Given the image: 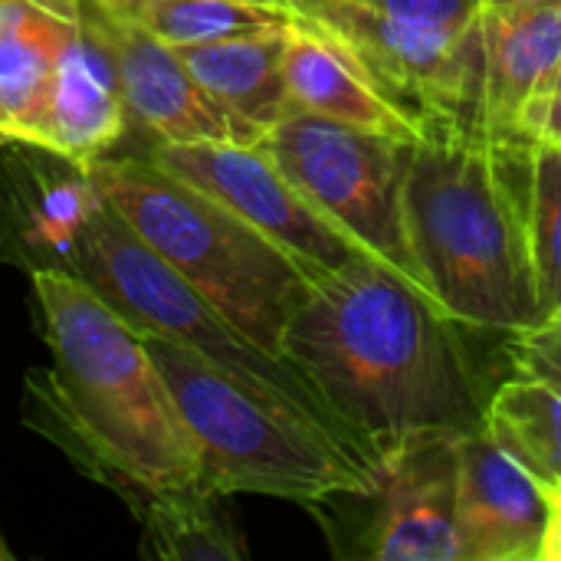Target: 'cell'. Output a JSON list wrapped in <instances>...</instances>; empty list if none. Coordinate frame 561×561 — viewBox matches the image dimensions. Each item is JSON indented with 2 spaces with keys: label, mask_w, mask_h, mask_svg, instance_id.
Instances as JSON below:
<instances>
[{
  "label": "cell",
  "mask_w": 561,
  "mask_h": 561,
  "mask_svg": "<svg viewBox=\"0 0 561 561\" xmlns=\"http://www.w3.org/2000/svg\"><path fill=\"white\" fill-rule=\"evenodd\" d=\"M486 7H519V3H533V0H483Z\"/></svg>",
  "instance_id": "cell-26"
},
{
  "label": "cell",
  "mask_w": 561,
  "mask_h": 561,
  "mask_svg": "<svg viewBox=\"0 0 561 561\" xmlns=\"http://www.w3.org/2000/svg\"><path fill=\"white\" fill-rule=\"evenodd\" d=\"M542 561H561V493L552 496V519H549V533L542 546Z\"/></svg>",
  "instance_id": "cell-24"
},
{
  "label": "cell",
  "mask_w": 561,
  "mask_h": 561,
  "mask_svg": "<svg viewBox=\"0 0 561 561\" xmlns=\"http://www.w3.org/2000/svg\"><path fill=\"white\" fill-rule=\"evenodd\" d=\"M483 105L486 135H519V112L552 89L561 69V0L483 7Z\"/></svg>",
  "instance_id": "cell-13"
},
{
  "label": "cell",
  "mask_w": 561,
  "mask_h": 561,
  "mask_svg": "<svg viewBox=\"0 0 561 561\" xmlns=\"http://www.w3.org/2000/svg\"><path fill=\"white\" fill-rule=\"evenodd\" d=\"M460 561H542L552 493L513 463L486 431L454 440Z\"/></svg>",
  "instance_id": "cell-10"
},
{
  "label": "cell",
  "mask_w": 561,
  "mask_h": 561,
  "mask_svg": "<svg viewBox=\"0 0 561 561\" xmlns=\"http://www.w3.org/2000/svg\"><path fill=\"white\" fill-rule=\"evenodd\" d=\"M286 85L299 112L375 131L404 145H421L427 135L362 66V59L325 26L296 16L286 33Z\"/></svg>",
  "instance_id": "cell-12"
},
{
  "label": "cell",
  "mask_w": 561,
  "mask_h": 561,
  "mask_svg": "<svg viewBox=\"0 0 561 561\" xmlns=\"http://www.w3.org/2000/svg\"><path fill=\"white\" fill-rule=\"evenodd\" d=\"M82 26L105 49L125 108L168 145L233 141L256 145L266 135L230 115L187 69L174 46L158 39L112 0H76Z\"/></svg>",
  "instance_id": "cell-9"
},
{
  "label": "cell",
  "mask_w": 561,
  "mask_h": 561,
  "mask_svg": "<svg viewBox=\"0 0 561 561\" xmlns=\"http://www.w3.org/2000/svg\"><path fill=\"white\" fill-rule=\"evenodd\" d=\"M375 10L444 33H473L483 20V0H368Z\"/></svg>",
  "instance_id": "cell-21"
},
{
  "label": "cell",
  "mask_w": 561,
  "mask_h": 561,
  "mask_svg": "<svg viewBox=\"0 0 561 561\" xmlns=\"http://www.w3.org/2000/svg\"><path fill=\"white\" fill-rule=\"evenodd\" d=\"M381 510L365 533L378 561H460L454 440H434L401 457L371 493Z\"/></svg>",
  "instance_id": "cell-11"
},
{
  "label": "cell",
  "mask_w": 561,
  "mask_h": 561,
  "mask_svg": "<svg viewBox=\"0 0 561 561\" xmlns=\"http://www.w3.org/2000/svg\"><path fill=\"white\" fill-rule=\"evenodd\" d=\"M529 247L542 319H561V145L533 141Z\"/></svg>",
  "instance_id": "cell-20"
},
{
  "label": "cell",
  "mask_w": 561,
  "mask_h": 561,
  "mask_svg": "<svg viewBox=\"0 0 561 561\" xmlns=\"http://www.w3.org/2000/svg\"><path fill=\"white\" fill-rule=\"evenodd\" d=\"M168 46L256 36L296 23V10L270 0H112Z\"/></svg>",
  "instance_id": "cell-18"
},
{
  "label": "cell",
  "mask_w": 561,
  "mask_h": 561,
  "mask_svg": "<svg viewBox=\"0 0 561 561\" xmlns=\"http://www.w3.org/2000/svg\"><path fill=\"white\" fill-rule=\"evenodd\" d=\"M506 355L516 375H533L561 391V319H546L533 329L510 332Z\"/></svg>",
  "instance_id": "cell-22"
},
{
  "label": "cell",
  "mask_w": 561,
  "mask_h": 561,
  "mask_svg": "<svg viewBox=\"0 0 561 561\" xmlns=\"http://www.w3.org/2000/svg\"><path fill=\"white\" fill-rule=\"evenodd\" d=\"M72 273L92 286L135 332L161 335L197 352L270 408L329 437L381 486L378 463L368 457L355 431L332 411L312 378L289 355L266 352L230 319H224L125 224L112 204L95 194L76 230Z\"/></svg>",
  "instance_id": "cell-5"
},
{
  "label": "cell",
  "mask_w": 561,
  "mask_h": 561,
  "mask_svg": "<svg viewBox=\"0 0 561 561\" xmlns=\"http://www.w3.org/2000/svg\"><path fill=\"white\" fill-rule=\"evenodd\" d=\"M519 135H526L529 141L561 145V89L526 102V108L519 112Z\"/></svg>",
  "instance_id": "cell-23"
},
{
  "label": "cell",
  "mask_w": 561,
  "mask_h": 561,
  "mask_svg": "<svg viewBox=\"0 0 561 561\" xmlns=\"http://www.w3.org/2000/svg\"><path fill=\"white\" fill-rule=\"evenodd\" d=\"M299 16H312V13H319V10H325V7H335V3H345V0H286Z\"/></svg>",
  "instance_id": "cell-25"
},
{
  "label": "cell",
  "mask_w": 561,
  "mask_h": 561,
  "mask_svg": "<svg viewBox=\"0 0 561 561\" xmlns=\"http://www.w3.org/2000/svg\"><path fill=\"white\" fill-rule=\"evenodd\" d=\"M283 352L385 473L414 447L483 431L457 322L378 260L312 279Z\"/></svg>",
  "instance_id": "cell-1"
},
{
  "label": "cell",
  "mask_w": 561,
  "mask_h": 561,
  "mask_svg": "<svg viewBox=\"0 0 561 561\" xmlns=\"http://www.w3.org/2000/svg\"><path fill=\"white\" fill-rule=\"evenodd\" d=\"M141 339L197 447L204 490L217 496L256 493L306 506L378 490L329 437L270 408L197 352L161 335Z\"/></svg>",
  "instance_id": "cell-6"
},
{
  "label": "cell",
  "mask_w": 561,
  "mask_h": 561,
  "mask_svg": "<svg viewBox=\"0 0 561 561\" xmlns=\"http://www.w3.org/2000/svg\"><path fill=\"white\" fill-rule=\"evenodd\" d=\"M263 148L283 174L371 260L431 296L404 214V184L414 145L289 108L266 131Z\"/></svg>",
  "instance_id": "cell-7"
},
{
  "label": "cell",
  "mask_w": 561,
  "mask_h": 561,
  "mask_svg": "<svg viewBox=\"0 0 561 561\" xmlns=\"http://www.w3.org/2000/svg\"><path fill=\"white\" fill-rule=\"evenodd\" d=\"M0 561H13V552L3 546V539H0Z\"/></svg>",
  "instance_id": "cell-27"
},
{
  "label": "cell",
  "mask_w": 561,
  "mask_h": 561,
  "mask_svg": "<svg viewBox=\"0 0 561 561\" xmlns=\"http://www.w3.org/2000/svg\"><path fill=\"white\" fill-rule=\"evenodd\" d=\"M559 493H561V490H559Z\"/></svg>",
  "instance_id": "cell-30"
},
{
  "label": "cell",
  "mask_w": 561,
  "mask_h": 561,
  "mask_svg": "<svg viewBox=\"0 0 561 561\" xmlns=\"http://www.w3.org/2000/svg\"><path fill=\"white\" fill-rule=\"evenodd\" d=\"M76 26V0H0V138L39 141Z\"/></svg>",
  "instance_id": "cell-14"
},
{
  "label": "cell",
  "mask_w": 561,
  "mask_h": 561,
  "mask_svg": "<svg viewBox=\"0 0 561 561\" xmlns=\"http://www.w3.org/2000/svg\"><path fill=\"white\" fill-rule=\"evenodd\" d=\"M486 437L552 496L561 490V391L516 375L496 388L483 414Z\"/></svg>",
  "instance_id": "cell-17"
},
{
  "label": "cell",
  "mask_w": 561,
  "mask_h": 561,
  "mask_svg": "<svg viewBox=\"0 0 561 561\" xmlns=\"http://www.w3.org/2000/svg\"><path fill=\"white\" fill-rule=\"evenodd\" d=\"M145 529L154 556L168 561H243L247 549L230 519L217 510V493L204 486L141 493Z\"/></svg>",
  "instance_id": "cell-19"
},
{
  "label": "cell",
  "mask_w": 561,
  "mask_h": 561,
  "mask_svg": "<svg viewBox=\"0 0 561 561\" xmlns=\"http://www.w3.org/2000/svg\"><path fill=\"white\" fill-rule=\"evenodd\" d=\"M33 293L56 362V408L79 454L131 496L201 486L197 447L141 332L76 273L36 270Z\"/></svg>",
  "instance_id": "cell-3"
},
{
  "label": "cell",
  "mask_w": 561,
  "mask_h": 561,
  "mask_svg": "<svg viewBox=\"0 0 561 561\" xmlns=\"http://www.w3.org/2000/svg\"><path fill=\"white\" fill-rule=\"evenodd\" d=\"M529 138L440 131L411 148L404 214L431 299L470 329L542 319L529 247Z\"/></svg>",
  "instance_id": "cell-2"
},
{
  "label": "cell",
  "mask_w": 561,
  "mask_h": 561,
  "mask_svg": "<svg viewBox=\"0 0 561 561\" xmlns=\"http://www.w3.org/2000/svg\"><path fill=\"white\" fill-rule=\"evenodd\" d=\"M85 181L224 319L266 352L286 355V329L312 289L306 266L151 158H95Z\"/></svg>",
  "instance_id": "cell-4"
},
{
  "label": "cell",
  "mask_w": 561,
  "mask_h": 561,
  "mask_svg": "<svg viewBox=\"0 0 561 561\" xmlns=\"http://www.w3.org/2000/svg\"><path fill=\"white\" fill-rule=\"evenodd\" d=\"M286 33L289 26L174 49L230 115L266 135L293 108L286 85Z\"/></svg>",
  "instance_id": "cell-16"
},
{
  "label": "cell",
  "mask_w": 561,
  "mask_h": 561,
  "mask_svg": "<svg viewBox=\"0 0 561 561\" xmlns=\"http://www.w3.org/2000/svg\"><path fill=\"white\" fill-rule=\"evenodd\" d=\"M270 3H286V0H270ZM286 7H289V3H286Z\"/></svg>",
  "instance_id": "cell-29"
},
{
  "label": "cell",
  "mask_w": 561,
  "mask_h": 561,
  "mask_svg": "<svg viewBox=\"0 0 561 561\" xmlns=\"http://www.w3.org/2000/svg\"><path fill=\"white\" fill-rule=\"evenodd\" d=\"M552 89H561V69L559 76H556V82H552ZM552 89H546V92H552Z\"/></svg>",
  "instance_id": "cell-28"
},
{
  "label": "cell",
  "mask_w": 561,
  "mask_h": 561,
  "mask_svg": "<svg viewBox=\"0 0 561 561\" xmlns=\"http://www.w3.org/2000/svg\"><path fill=\"white\" fill-rule=\"evenodd\" d=\"M151 161L230 207L237 217L283 247L299 266H306L312 279L368 260V253L283 174L263 141H161Z\"/></svg>",
  "instance_id": "cell-8"
},
{
  "label": "cell",
  "mask_w": 561,
  "mask_h": 561,
  "mask_svg": "<svg viewBox=\"0 0 561 561\" xmlns=\"http://www.w3.org/2000/svg\"><path fill=\"white\" fill-rule=\"evenodd\" d=\"M122 131H125V99L115 69L105 49L79 20L62 53L36 148H46L85 168L95 158H102L118 141Z\"/></svg>",
  "instance_id": "cell-15"
}]
</instances>
